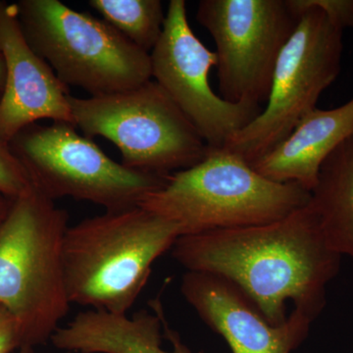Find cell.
Wrapping results in <instances>:
<instances>
[{
  "label": "cell",
  "mask_w": 353,
  "mask_h": 353,
  "mask_svg": "<svg viewBox=\"0 0 353 353\" xmlns=\"http://www.w3.org/2000/svg\"><path fill=\"white\" fill-rule=\"evenodd\" d=\"M171 252L185 270L236 285L273 326L287 320L289 301L314 322L343 259L327 243L308 204L268 224L180 236Z\"/></svg>",
  "instance_id": "cell-1"
},
{
  "label": "cell",
  "mask_w": 353,
  "mask_h": 353,
  "mask_svg": "<svg viewBox=\"0 0 353 353\" xmlns=\"http://www.w3.org/2000/svg\"><path fill=\"white\" fill-rule=\"evenodd\" d=\"M181 231L141 206L105 211L65 234V282L71 304L126 315L145 289L154 262Z\"/></svg>",
  "instance_id": "cell-2"
},
{
  "label": "cell",
  "mask_w": 353,
  "mask_h": 353,
  "mask_svg": "<svg viewBox=\"0 0 353 353\" xmlns=\"http://www.w3.org/2000/svg\"><path fill=\"white\" fill-rule=\"evenodd\" d=\"M68 220L67 211L34 185L13 199L0 223V306L19 324L25 347L50 341L68 314Z\"/></svg>",
  "instance_id": "cell-3"
},
{
  "label": "cell",
  "mask_w": 353,
  "mask_h": 353,
  "mask_svg": "<svg viewBox=\"0 0 353 353\" xmlns=\"http://www.w3.org/2000/svg\"><path fill=\"white\" fill-rule=\"evenodd\" d=\"M310 192L274 182L238 154L208 148L203 159L167 178L139 206L179 227L181 236L268 224L307 205Z\"/></svg>",
  "instance_id": "cell-4"
},
{
  "label": "cell",
  "mask_w": 353,
  "mask_h": 353,
  "mask_svg": "<svg viewBox=\"0 0 353 353\" xmlns=\"http://www.w3.org/2000/svg\"><path fill=\"white\" fill-rule=\"evenodd\" d=\"M16 6L28 43L67 87L101 97L152 80L150 53L105 21L59 0H20Z\"/></svg>",
  "instance_id": "cell-5"
},
{
  "label": "cell",
  "mask_w": 353,
  "mask_h": 353,
  "mask_svg": "<svg viewBox=\"0 0 353 353\" xmlns=\"http://www.w3.org/2000/svg\"><path fill=\"white\" fill-rule=\"evenodd\" d=\"M75 126L120 150L132 170L168 176L203 159L208 146L196 127L155 81L126 92L69 97Z\"/></svg>",
  "instance_id": "cell-6"
},
{
  "label": "cell",
  "mask_w": 353,
  "mask_h": 353,
  "mask_svg": "<svg viewBox=\"0 0 353 353\" xmlns=\"http://www.w3.org/2000/svg\"><path fill=\"white\" fill-rule=\"evenodd\" d=\"M288 3L299 24L278 58L266 106L224 145L250 165L280 145L317 108L319 97L341 72L343 31L308 0Z\"/></svg>",
  "instance_id": "cell-7"
},
{
  "label": "cell",
  "mask_w": 353,
  "mask_h": 353,
  "mask_svg": "<svg viewBox=\"0 0 353 353\" xmlns=\"http://www.w3.org/2000/svg\"><path fill=\"white\" fill-rule=\"evenodd\" d=\"M76 129L69 123H36L9 143L34 185L53 201L72 197L105 211L122 210L139 205L166 183L169 175L143 173L114 161Z\"/></svg>",
  "instance_id": "cell-8"
},
{
  "label": "cell",
  "mask_w": 353,
  "mask_h": 353,
  "mask_svg": "<svg viewBox=\"0 0 353 353\" xmlns=\"http://www.w3.org/2000/svg\"><path fill=\"white\" fill-rule=\"evenodd\" d=\"M196 19L215 43L221 97L262 108L278 58L299 24L288 0H201Z\"/></svg>",
  "instance_id": "cell-9"
},
{
  "label": "cell",
  "mask_w": 353,
  "mask_h": 353,
  "mask_svg": "<svg viewBox=\"0 0 353 353\" xmlns=\"http://www.w3.org/2000/svg\"><path fill=\"white\" fill-rule=\"evenodd\" d=\"M150 60L155 82L196 127L208 148H224L263 109L232 103L215 94L208 76L217 57L192 32L185 0L169 2L163 32Z\"/></svg>",
  "instance_id": "cell-10"
},
{
  "label": "cell",
  "mask_w": 353,
  "mask_h": 353,
  "mask_svg": "<svg viewBox=\"0 0 353 353\" xmlns=\"http://www.w3.org/2000/svg\"><path fill=\"white\" fill-rule=\"evenodd\" d=\"M0 53L6 79L0 99V143L9 145L22 130L39 120L74 123L69 87L25 38L16 3L0 0Z\"/></svg>",
  "instance_id": "cell-11"
},
{
  "label": "cell",
  "mask_w": 353,
  "mask_h": 353,
  "mask_svg": "<svg viewBox=\"0 0 353 353\" xmlns=\"http://www.w3.org/2000/svg\"><path fill=\"white\" fill-rule=\"evenodd\" d=\"M181 292L206 325L220 334L232 353H292L307 338L313 321L294 310L273 326L236 285L208 273L187 271Z\"/></svg>",
  "instance_id": "cell-12"
},
{
  "label": "cell",
  "mask_w": 353,
  "mask_h": 353,
  "mask_svg": "<svg viewBox=\"0 0 353 353\" xmlns=\"http://www.w3.org/2000/svg\"><path fill=\"white\" fill-rule=\"evenodd\" d=\"M152 308L153 313L141 310L132 317L90 309L60 327L51 343L77 353H192L169 328L161 303L155 301Z\"/></svg>",
  "instance_id": "cell-13"
},
{
  "label": "cell",
  "mask_w": 353,
  "mask_h": 353,
  "mask_svg": "<svg viewBox=\"0 0 353 353\" xmlns=\"http://www.w3.org/2000/svg\"><path fill=\"white\" fill-rule=\"evenodd\" d=\"M353 134V97L339 108H315L285 141L252 164L274 182L296 183L309 192L323 162Z\"/></svg>",
  "instance_id": "cell-14"
},
{
  "label": "cell",
  "mask_w": 353,
  "mask_h": 353,
  "mask_svg": "<svg viewBox=\"0 0 353 353\" xmlns=\"http://www.w3.org/2000/svg\"><path fill=\"white\" fill-rule=\"evenodd\" d=\"M308 205L330 248L353 260V134L323 162Z\"/></svg>",
  "instance_id": "cell-15"
},
{
  "label": "cell",
  "mask_w": 353,
  "mask_h": 353,
  "mask_svg": "<svg viewBox=\"0 0 353 353\" xmlns=\"http://www.w3.org/2000/svg\"><path fill=\"white\" fill-rule=\"evenodd\" d=\"M88 6L150 54L161 38L166 13L160 0H90Z\"/></svg>",
  "instance_id": "cell-16"
},
{
  "label": "cell",
  "mask_w": 353,
  "mask_h": 353,
  "mask_svg": "<svg viewBox=\"0 0 353 353\" xmlns=\"http://www.w3.org/2000/svg\"><path fill=\"white\" fill-rule=\"evenodd\" d=\"M34 185L31 175L10 146L0 143V194L15 199Z\"/></svg>",
  "instance_id": "cell-17"
},
{
  "label": "cell",
  "mask_w": 353,
  "mask_h": 353,
  "mask_svg": "<svg viewBox=\"0 0 353 353\" xmlns=\"http://www.w3.org/2000/svg\"><path fill=\"white\" fill-rule=\"evenodd\" d=\"M341 31L353 28V0H308Z\"/></svg>",
  "instance_id": "cell-18"
},
{
  "label": "cell",
  "mask_w": 353,
  "mask_h": 353,
  "mask_svg": "<svg viewBox=\"0 0 353 353\" xmlns=\"http://www.w3.org/2000/svg\"><path fill=\"white\" fill-rule=\"evenodd\" d=\"M25 347L19 324L0 306V353H12Z\"/></svg>",
  "instance_id": "cell-19"
},
{
  "label": "cell",
  "mask_w": 353,
  "mask_h": 353,
  "mask_svg": "<svg viewBox=\"0 0 353 353\" xmlns=\"http://www.w3.org/2000/svg\"><path fill=\"white\" fill-rule=\"evenodd\" d=\"M12 201L13 199H9L8 197L4 196L3 194H0V223L3 221L7 213H8Z\"/></svg>",
  "instance_id": "cell-20"
},
{
  "label": "cell",
  "mask_w": 353,
  "mask_h": 353,
  "mask_svg": "<svg viewBox=\"0 0 353 353\" xmlns=\"http://www.w3.org/2000/svg\"><path fill=\"white\" fill-rule=\"evenodd\" d=\"M6 62H4L3 57L0 53V99L3 94L4 85H6Z\"/></svg>",
  "instance_id": "cell-21"
},
{
  "label": "cell",
  "mask_w": 353,
  "mask_h": 353,
  "mask_svg": "<svg viewBox=\"0 0 353 353\" xmlns=\"http://www.w3.org/2000/svg\"><path fill=\"white\" fill-rule=\"evenodd\" d=\"M18 353H36L34 352V347H22L19 350Z\"/></svg>",
  "instance_id": "cell-22"
}]
</instances>
